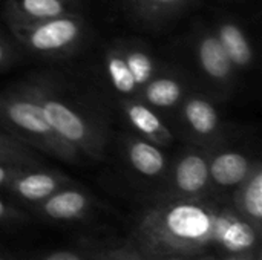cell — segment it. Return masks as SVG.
Returning a JSON list of instances; mask_svg holds the SVG:
<instances>
[{"label":"cell","instance_id":"6da1fadb","mask_svg":"<svg viewBox=\"0 0 262 260\" xmlns=\"http://www.w3.org/2000/svg\"><path fill=\"white\" fill-rule=\"evenodd\" d=\"M262 233L244 221L229 199L144 198L134 213L127 241L146 260L166 256L218 257L261 248Z\"/></svg>","mask_w":262,"mask_h":260},{"label":"cell","instance_id":"7a4b0ae2","mask_svg":"<svg viewBox=\"0 0 262 260\" xmlns=\"http://www.w3.org/2000/svg\"><path fill=\"white\" fill-rule=\"evenodd\" d=\"M26 81L57 135L83 159H104L112 132L103 103L57 72L31 74Z\"/></svg>","mask_w":262,"mask_h":260},{"label":"cell","instance_id":"3957f363","mask_svg":"<svg viewBox=\"0 0 262 260\" xmlns=\"http://www.w3.org/2000/svg\"><path fill=\"white\" fill-rule=\"evenodd\" d=\"M0 129L38 153L61 162L83 161V156L52 129L26 78L0 89Z\"/></svg>","mask_w":262,"mask_h":260},{"label":"cell","instance_id":"277c9868","mask_svg":"<svg viewBox=\"0 0 262 260\" xmlns=\"http://www.w3.org/2000/svg\"><path fill=\"white\" fill-rule=\"evenodd\" d=\"M163 60L152 46L140 38L112 40L103 51L97 66L101 87L117 101L138 98Z\"/></svg>","mask_w":262,"mask_h":260},{"label":"cell","instance_id":"5b68a950","mask_svg":"<svg viewBox=\"0 0 262 260\" xmlns=\"http://www.w3.org/2000/svg\"><path fill=\"white\" fill-rule=\"evenodd\" d=\"M5 26L25 55L45 60H63L78 54L88 44L92 31L81 14Z\"/></svg>","mask_w":262,"mask_h":260},{"label":"cell","instance_id":"8992f818","mask_svg":"<svg viewBox=\"0 0 262 260\" xmlns=\"http://www.w3.org/2000/svg\"><path fill=\"white\" fill-rule=\"evenodd\" d=\"M216 103L204 90L193 89L189 92L170 121L175 136L207 150L232 139Z\"/></svg>","mask_w":262,"mask_h":260},{"label":"cell","instance_id":"52a82bcc","mask_svg":"<svg viewBox=\"0 0 262 260\" xmlns=\"http://www.w3.org/2000/svg\"><path fill=\"white\" fill-rule=\"evenodd\" d=\"M190 54L204 92L216 101H224L235 92L238 70L227 57L212 26L198 23L190 34Z\"/></svg>","mask_w":262,"mask_h":260},{"label":"cell","instance_id":"ba28073f","mask_svg":"<svg viewBox=\"0 0 262 260\" xmlns=\"http://www.w3.org/2000/svg\"><path fill=\"white\" fill-rule=\"evenodd\" d=\"M212 196L209 178V150L186 144L170 156L161 187L146 198L203 199Z\"/></svg>","mask_w":262,"mask_h":260},{"label":"cell","instance_id":"9c48e42d","mask_svg":"<svg viewBox=\"0 0 262 260\" xmlns=\"http://www.w3.org/2000/svg\"><path fill=\"white\" fill-rule=\"evenodd\" d=\"M166 150L134 132L123 133L118 139V153L124 172L135 182L149 188L147 196L161 187L167 175L170 156Z\"/></svg>","mask_w":262,"mask_h":260},{"label":"cell","instance_id":"30bf717a","mask_svg":"<svg viewBox=\"0 0 262 260\" xmlns=\"http://www.w3.org/2000/svg\"><path fill=\"white\" fill-rule=\"evenodd\" d=\"M101 208V201L81 184L75 182L60 188L28 211L32 219L68 225L91 221Z\"/></svg>","mask_w":262,"mask_h":260},{"label":"cell","instance_id":"8fae6325","mask_svg":"<svg viewBox=\"0 0 262 260\" xmlns=\"http://www.w3.org/2000/svg\"><path fill=\"white\" fill-rule=\"evenodd\" d=\"M261 159L230 139L209 149V178L212 196L229 199L230 193L250 175Z\"/></svg>","mask_w":262,"mask_h":260},{"label":"cell","instance_id":"7c38bea8","mask_svg":"<svg viewBox=\"0 0 262 260\" xmlns=\"http://www.w3.org/2000/svg\"><path fill=\"white\" fill-rule=\"evenodd\" d=\"M193 89H196L195 81L183 67L163 61L152 78L144 84L138 98L163 113L170 123L181 101Z\"/></svg>","mask_w":262,"mask_h":260},{"label":"cell","instance_id":"4fadbf2b","mask_svg":"<svg viewBox=\"0 0 262 260\" xmlns=\"http://www.w3.org/2000/svg\"><path fill=\"white\" fill-rule=\"evenodd\" d=\"M75 182V179L61 170L51 169L46 164L28 166L14 176L3 193L21 208L29 210L60 188Z\"/></svg>","mask_w":262,"mask_h":260},{"label":"cell","instance_id":"5bb4252c","mask_svg":"<svg viewBox=\"0 0 262 260\" xmlns=\"http://www.w3.org/2000/svg\"><path fill=\"white\" fill-rule=\"evenodd\" d=\"M117 104L120 107L121 118L130 132L163 149H170L175 144V132L163 113L152 109L140 98L120 100Z\"/></svg>","mask_w":262,"mask_h":260},{"label":"cell","instance_id":"9a60e30c","mask_svg":"<svg viewBox=\"0 0 262 260\" xmlns=\"http://www.w3.org/2000/svg\"><path fill=\"white\" fill-rule=\"evenodd\" d=\"M210 26L238 72H246L255 66L256 52L253 41L238 18L221 14Z\"/></svg>","mask_w":262,"mask_h":260},{"label":"cell","instance_id":"2e32d148","mask_svg":"<svg viewBox=\"0 0 262 260\" xmlns=\"http://www.w3.org/2000/svg\"><path fill=\"white\" fill-rule=\"evenodd\" d=\"M195 0H123L127 15L141 28L161 31L180 20Z\"/></svg>","mask_w":262,"mask_h":260},{"label":"cell","instance_id":"e0dca14e","mask_svg":"<svg viewBox=\"0 0 262 260\" xmlns=\"http://www.w3.org/2000/svg\"><path fill=\"white\" fill-rule=\"evenodd\" d=\"M68 14H81L80 0H3L5 25L41 21Z\"/></svg>","mask_w":262,"mask_h":260},{"label":"cell","instance_id":"ac0fdd59","mask_svg":"<svg viewBox=\"0 0 262 260\" xmlns=\"http://www.w3.org/2000/svg\"><path fill=\"white\" fill-rule=\"evenodd\" d=\"M230 205L255 230L262 233V162L230 193Z\"/></svg>","mask_w":262,"mask_h":260},{"label":"cell","instance_id":"d6986e66","mask_svg":"<svg viewBox=\"0 0 262 260\" xmlns=\"http://www.w3.org/2000/svg\"><path fill=\"white\" fill-rule=\"evenodd\" d=\"M0 162H14L23 166L45 164L41 153L20 143L9 133L0 129Z\"/></svg>","mask_w":262,"mask_h":260},{"label":"cell","instance_id":"ffe728a7","mask_svg":"<svg viewBox=\"0 0 262 260\" xmlns=\"http://www.w3.org/2000/svg\"><path fill=\"white\" fill-rule=\"evenodd\" d=\"M31 221H32V216L29 215V211L21 208L15 202H12L0 190V230L8 228V227L28 224Z\"/></svg>","mask_w":262,"mask_h":260},{"label":"cell","instance_id":"44dd1931","mask_svg":"<svg viewBox=\"0 0 262 260\" xmlns=\"http://www.w3.org/2000/svg\"><path fill=\"white\" fill-rule=\"evenodd\" d=\"M25 57L23 51L8 31V28H0V72L8 70L17 64Z\"/></svg>","mask_w":262,"mask_h":260},{"label":"cell","instance_id":"7402d4cb","mask_svg":"<svg viewBox=\"0 0 262 260\" xmlns=\"http://www.w3.org/2000/svg\"><path fill=\"white\" fill-rule=\"evenodd\" d=\"M98 248L95 247H72V248H60L45 254H37L34 257L23 260H94L98 254Z\"/></svg>","mask_w":262,"mask_h":260},{"label":"cell","instance_id":"603a6c76","mask_svg":"<svg viewBox=\"0 0 262 260\" xmlns=\"http://www.w3.org/2000/svg\"><path fill=\"white\" fill-rule=\"evenodd\" d=\"M94 260H146L144 256L127 241L111 250H100Z\"/></svg>","mask_w":262,"mask_h":260},{"label":"cell","instance_id":"cb8c5ba5","mask_svg":"<svg viewBox=\"0 0 262 260\" xmlns=\"http://www.w3.org/2000/svg\"><path fill=\"white\" fill-rule=\"evenodd\" d=\"M25 167H28V166L14 164V162H0V190L3 192L6 188V185L14 179V176L17 173H20Z\"/></svg>","mask_w":262,"mask_h":260},{"label":"cell","instance_id":"d4e9b609","mask_svg":"<svg viewBox=\"0 0 262 260\" xmlns=\"http://www.w3.org/2000/svg\"><path fill=\"white\" fill-rule=\"evenodd\" d=\"M216 260H262V248L247 251V253H236V254H227L221 256Z\"/></svg>","mask_w":262,"mask_h":260},{"label":"cell","instance_id":"484cf974","mask_svg":"<svg viewBox=\"0 0 262 260\" xmlns=\"http://www.w3.org/2000/svg\"><path fill=\"white\" fill-rule=\"evenodd\" d=\"M218 256L215 254H201V256H166L150 260H216Z\"/></svg>","mask_w":262,"mask_h":260},{"label":"cell","instance_id":"4316f807","mask_svg":"<svg viewBox=\"0 0 262 260\" xmlns=\"http://www.w3.org/2000/svg\"><path fill=\"white\" fill-rule=\"evenodd\" d=\"M0 260H8V259H6L5 256H0Z\"/></svg>","mask_w":262,"mask_h":260},{"label":"cell","instance_id":"83f0119b","mask_svg":"<svg viewBox=\"0 0 262 260\" xmlns=\"http://www.w3.org/2000/svg\"><path fill=\"white\" fill-rule=\"evenodd\" d=\"M2 2H3V0H2Z\"/></svg>","mask_w":262,"mask_h":260}]
</instances>
